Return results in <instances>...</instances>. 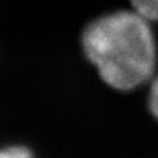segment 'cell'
<instances>
[{
  "instance_id": "1",
  "label": "cell",
  "mask_w": 158,
  "mask_h": 158,
  "mask_svg": "<svg viewBox=\"0 0 158 158\" xmlns=\"http://www.w3.org/2000/svg\"><path fill=\"white\" fill-rule=\"evenodd\" d=\"M83 49L108 86L129 91L153 77L157 45L149 20L133 11L96 19L83 32Z\"/></svg>"
},
{
  "instance_id": "2",
  "label": "cell",
  "mask_w": 158,
  "mask_h": 158,
  "mask_svg": "<svg viewBox=\"0 0 158 158\" xmlns=\"http://www.w3.org/2000/svg\"><path fill=\"white\" fill-rule=\"evenodd\" d=\"M133 9L149 21H158V0H131Z\"/></svg>"
},
{
  "instance_id": "3",
  "label": "cell",
  "mask_w": 158,
  "mask_h": 158,
  "mask_svg": "<svg viewBox=\"0 0 158 158\" xmlns=\"http://www.w3.org/2000/svg\"><path fill=\"white\" fill-rule=\"evenodd\" d=\"M0 158H34L25 146H7L0 149Z\"/></svg>"
},
{
  "instance_id": "4",
  "label": "cell",
  "mask_w": 158,
  "mask_h": 158,
  "mask_svg": "<svg viewBox=\"0 0 158 158\" xmlns=\"http://www.w3.org/2000/svg\"><path fill=\"white\" fill-rule=\"evenodd\" d=\"M148 103H149V110L152 115L158 120V77L152 82Z\"/></svg>"
}]
</instances>
